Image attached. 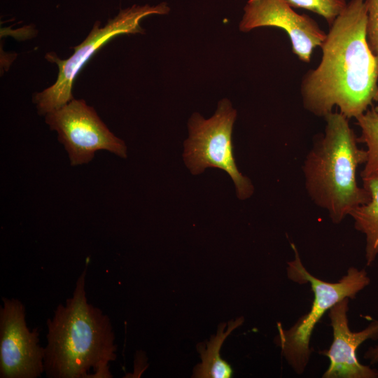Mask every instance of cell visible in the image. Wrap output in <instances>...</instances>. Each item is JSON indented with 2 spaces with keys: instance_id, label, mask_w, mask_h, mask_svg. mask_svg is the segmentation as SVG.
<instances>
[{
  "instance_id": "1",
  "label": "cell",
  "mask_w": 378,
  "mask_h": 378,
  "mask_svg": "<svg viewBox=\"0 0 378 378\" xmlns=\"http://www.w3.org/2000/svg\"><path fill=\"white\" fill-rule=\"evenodd\" d=\"M329 27L320 63L302 78V104L318 117L336 106L348 119L356 118L372 105L378 91V56L367 41L365 0H350Z\"/></svg>"
},
{
  "instance_id": "2",
  "label": "cell",
  "mask_w": 378,
  "mask_h": 378,
  "mask_svg": "<svg viewBox=\"0 0 378 378\" xmlns=\"http://www.w3.org/2000/svg\"><path fill=\"white\" fill-rule=\"evenodd\" d=\"M87 268L76 282L73 295L47 320L44 372L50 378H111L109 364L117 346L109 317L88 303Z\"/></svg>"
},
{
  "instance_id": "3",
  "label": "cell",
  "mask_w": 378,
  "mask_h": 378,
  "mask_svg": "<svg viewBox=\"0 0 378 378\" xmlns=\"http://www.w3.org/2000/svg\"><path fill=\"white\" fill-rule=\"evenodd\" d=\"M324 118V132L314 139L302 171L311 200L339 224L370 199L368 190L356 181L357 168L366 162L367 152L358 147L346 117L332 111Z\"/></svg>"
},
{
  "instance_id": "4",
  "label": "cell",
  "mask_w": 378,
  "mask_h": 378,
  "mask_svg": "<svg viewBox=\"0 0 378 378\" xmlns=\"http://www.w3.org/2000/svg\"><path fill=\"white\" fill-rule=\"evenodd\" d=\"M290 245L295 256L287 263V276L290 280L300 284L309 283L314 300L309 311L290 328L284 329L281 323L277 324L278 335L274 342L280 347L282 356L293 371L302 374L313 351L310 340L316 324L336 303L346 298L354 299L359 292L369 286L370 279L365 269L351 267L337 281H323L307 270L296 246L293 243Z\"/></svg>"
},
{
  "instance_id": "5",
  "label": "cell",
  "mask_w": 378,
  "mask_h": 378,
  "mask_svg": "<svg viewBox=\"0 0 378 378\" xmlns=\"http://www.w3.org/2000/svg\"><path fill=\"white\" fill-rule=\"evenodd\" d=\"M169 7L164 2L156 6H137L122 9L104 27L96 22L86 38L78 46L74 47L73 55L66 59H61L55 52L46 55L48 61L58 66V75L55 83L42 92L36 93L33 102L40 115H46L66 104L74 99L73 83L85 64L104 44L113 37L122 34H143L140 21L150 15H164Z\"/></svg>"
},
{
  "instance_id": "6",
  "label": "cell",
  "mask_w": 378,
  "mask_h": 378,
  "mask_svg": "<svg viewBox=\"0 0 378 378\" xmlns=\"http://www.w3.org/2000/svg\"><path fill=\"white\" fill-rule=\"evenodd\" d=\"M236 117L237 111L227 99L218 102L215 113L208 119L193 113L188 123L189 135L183 157L194 175L209 167L224 170L234 183L237 197L244 200L253 195L254 188L239 171L234 158L232 134Z\"/></svg>"
},
{
  "instance_id": "7",
  "label": "cell",
  "mask_w": 378,
  "mask_h": 378,
  "mask_svg": "<svg viewBox=\"0 0 378 378\" xmlns=\"http://www.w3.org/2000/svg\"><path fill=\"white\" fill-rule=\"evenodd\" d=\"M45 120L51 130L57 132L71 166L88 163L100 150L127 158L125 142L108 129L94 109L83 99H73L48 113Z\"/></svg>"
},
{
  "instance_id": "8",
  "label": "cell",
  "mask_w": 378,
  "mask_h": 378,
  "mask_svg": "<svg viewBox=\"0 0 378 378\" xmlns=\"http://www.w3.org/2000/svg\"><path fill=\"white\" fill-rule=\"evenodd\" d=\"M0 307V377L36 378L44 372L45 347L38 344L37 328L26 323L25 307L18 300L2 298Z\"/></svg>"
},
{
  "instance_id": "9",
  "label": "cell",
  "mask_w": 378,
  "mask_h": 378,
  "mask_svg": "<svg viewBox=\"0 0 378 378\" xmlns=\"http://www.w3.org/2000/svg\"><path fill=\"white\" fill-rule=\"evenodd\" d=\"M263 27H278L286 31L293 52L305 63L310 62L314 49L321 47L326 37L315 20L296 13L285 0H248L239 30L248 32Z\"/></svg>"
},
{
  "instance_id": "10",
  "label": "cell",
  "mask_w": 378,
  "mask_h": 378,
  "mask_svg": "<svg viewBox=\"0 0 378 378\" xmlns=\"http://www.w3.org/2000/svg\"><path fill=\"white\" fill-rule=\"evenodd\" d=\"M349 298H346L333 305L328 311L332 329V342L329 349L319 354L329 359V365L323 378H378V370L360 363L357 356L360 345L368 340H378V320L357 332L349 326Z\"/></svg>"
},
{
  "instance_id": "11",
  "label": "cell",
  "mask_w": 378,
  "mask_h": 378,
  "mask_svg": "<svg viewBox=\"0 0 378 378\" xmlns=\"http://www.w3.org/2000/svg\"><path fill=\"white\" fill-rule=\"evenodd\" d=\"M244 321L243 316L227 323H220L217 333L211 336L209 341L198 343L197 350L201 358V363L193 369L192 377L195 378H230L233 370L230 365L224 360L220 351L225 340Z\"/></svg>"
},
{
  "instance_id": "12",
  "label": "cell",
  "mask_w": 378,
  "mask_h": 378,
  "mask_svg": "<svg viewBox=\"0 0 378 378\" xmlns=\"http://www.w3.org/2000/svg\"><path fill=\"white\" fill-rule=\"evenodd\" d=\"M363 187L370 199L365 204L354 209L350 214L355 228L365 236V258L370 266L378 255V177L363 180Z\"/></svg>"
},
{
  "instance_id": "13",
  "label": "cell",
  "mask_w": 378,
  "mask_h": 378,
  "mask_svg": "<svg viewBox=\"0 0 378 378\" xmlns=\"http://www.w3.org/2000/svg\"><path fill=\"white\" fill-rule=\"evenodd\" d=\"M361 130L358 142L367 147V160L360 173L362 180L378 177V110L372 105L355 118Z\"/></svg>"
},
{
  "instance_id": "14",
  "label": "cell",
  "mask_w": 378,
  "mask_h": 378,
  "mask_svg": "<svg viewBox=\"0 0 378 378\" xmlns=\"http://www.w3.org/2000/svg\"><path fill=\"white\" fill-rule=\"evenodd\" d=\"M293 8L314 12L331 25L347 4L346 0H285Z\"/></svg>"
},
{
  "instance_id": "15",
  "label": "cell",
  "mask_w": 378,
  "mask_h": 378,
  "mask_svg": "<svg viewBox=\"0 0 378 378\" xmlns=\"http://www.w3.org/2000/svg\"><path fill=\"white\" fill-rule=\"evenodd\" d=\"M367 9V41L372 52L378 56V0H365ZM374 102L378 103V91Z\"/></svg>"
},
{
  "instance_id": "16",
  "label": "cell",
  "mask_w": 378,
  "mask_h": 378,
  "mask_svg": "<svg viewBox=\"0 0 378 378\" xmlns=\"http://www.w3.org/2000/svg\"><path fill=\"white\" fill-rule=\"evenodd\" d=\"M364 358L370 361V364L378 363V344L370 346L364 354Z\"/></svg>"
}]
</instances>
